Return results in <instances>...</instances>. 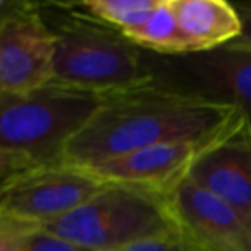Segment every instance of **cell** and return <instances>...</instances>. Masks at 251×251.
Returning a JSON list of instances; mask_svg holds the SVG:
<instances>
[{"label":"cell","mask_w":251,"mask_h":251,"mask_svg":"<svg viewBox=\"0 0 251 251\" xmlns=\"http://www.w3.org/2000/svg\"><path fill=\"white\" fill-rule=\"evenodd\" d=\"M248 121L229 105L165 90L157 84L107 98L67 147L64 162L93 167L160 143L210 145Z\"/></svg>","instance_id":"cell-1"},{"label":"cell","mask_w":251,"mask_h":251,"mask_svg":"<svg viewBox=\"0 0 251 251\" xmlns=\"http://www.w3.org/2000/svg\"><path fill=\"white\" fill-rule=\"evenodd\" d=\"M55 36V69L50 84L110 98L155 83L151 52L124 33L90 18L76 4L43 12Z\"/></svg>","instance_id":"cell-2"},{"label":"cell","mask_w":251,"mask_h":251,"mask_svg":"<svg viewBox=\"0 0 251 251\" xmlns=\"http://www.w3.org/2000/svg\"><path fill=\"white\" fill-rule=\"evenodd\" d=\"M107 98L49 84L29 95L0 93L2 182L45 165L64 162L69 143Z\"/></svg>","instance_id":"cell-3"},{"label":"cell","mask_w":251,"mask_h":251,"mask_svg":"<svg viewBox=\"0 0 251 251\" xmlns=\"http://www.w3.org/2000/svg\"><path fill=\"white\" fill-rule=\"evenodd\" d=\"M43 229L88 251H114L141 241L179 236L164 196L121 184H108Z\"/></svg>","instance_id":"cell-4"},{"label":"cell","mask_w":251,"mask_h":251,"mask_svg":"<svg viewBox=\"0 0 251 251\" xmlns=\"http://www.w3.org/2000/svg\"><path fill=\"white\" fill-rule=\"evenodd\" d=\"M151 66L157 86L234 107L251 124V52L230 47L182 55L151 52Z\"/></svg>","instance_id":"cell-5"},{"label":"cell","mask_w":251,"mask_h":251,"mask_svg":"<svg viewBox=\"0 0 251 251\" xmlns=\"http://www.w3.org/2000/svg\"><path fill=\"white\" fill-rule=\"evenodd\" d=\"M107 186V181L88 167L67 162L45 165L2 182L0 215L45 227L79 208Z\"/></svg>","instance_id":"cell-6"},{"label":"cell","mask_w":251,"mask_h":251,"mask_svg":"<svg viewBox=\"0 0 251 251\" xmlns=\"http://www.w3.org/2000/svg\"><path fill=\"white\" fill-rule=\"evenodd\" d=\"M55 69V36L42 7L4 2L0 18V93L29 95L49 86Z\"/></svg>","instance_id":"cell-7"},{"label":"cell","mask_w":251,"mask_h":251,"mask_svg":"<svg viewBox=\"0 0 251 251\" xmlns=\"http://www.w3.org/2000/svg\"><path fill=\"white\" fill-rule=\"evenodd\" d=\"M165 200L189 251H251V220L191 179Z\"/></svg>","instance_id":"cell-8"},{"label":"cell","mask_w":251,"mask_h":251,"mask_svg":"<svg viewBox=\"0 0 251 251\" xmlns=\"http://www.w3.org/2000/svg\"><path fill=\"white\" fill-rule=\"evenodd\" d=\"M188 179L251 220V124L244 121L200 151Z\"/></svg>","instance_id":"cell-9"},{"label":"cell","mask_w":251,"mask_h":251,"mask_svg":"<svg viewBox=\"0 0 251 251\" xmlns=\"http://www.w3.org/2000/svg\"><path fill=\"white\" fill-rule=\"evenodd\" d=\"M208 145L160 143L88 167L108 184L145 189L167 198L188 176L195 158Z\"/></svg>","instance_id":"cell-10"},{"label":"cell","mask_w":251,"mask_h":251,"mask_svg":"<svg viewBox=\"0 0 251 251\" xmlns=\"http://www.w3.org/2000/svg\"><path fill=\"white\" fill-rule=\"evenodd\" d=\"M174 5L191 53L227 47L243 33L236 5L226 0H174Z\"/></svg>","instance_id":"cell-11"},{"label":"cell","mask_w":251,"mask_h":251,"mask_svg":"<svg viewBox=\"0 0 251 251\" xmlns=\"http://www.w3.org/2000/svg\"><path fill=\"white\" fill-rule=\"evenodd\" d=\"M138 47L158 55L191 53L186 36L179 28L174 0H158L157 9L141 26L124 33Z\"/></svg>","instance_id":"cell-12"},{"label":"cell","mask_w":251,"mask_h":251,"mask_svg":"<svg viewBox=\"0 0 251 251\" xmlns=\"http://www.w3.org/2000/svg\"><path fill=\"white\" fill-rule=\"evenodd\" d=\"M158 0H86L76 7L90 18L122 33L141 26L157 9Z\"/></svg>","instance_id":"cell-13"},{"label":"cell","mask_w":251,"mask_h":251,"mask_svg":"<svg viewBox=\"0 0 251 251\" xmlns=\"http://www.w3.org/2000/svg\"><path fill=\"white\" fill-rule=\"evenodd\" d=\"M35 226L0 215V251H28V232Z\"/></svg>","instance_id":"cell-14"},{"label":"cell","mask_w":251,"mask_h":251,"mask_svg":"<svg viewBox=\"0 0 251 251\" xmlns=\"http://www.w3.org/2000/svg\"><path fill=\"white\" fill-rule=\"evenodd\" d=\"M28 251H88L69 239L43 227H31L28 232Z\"/></svg>","instance_id":"cell-15"},{"label":"cell","mask_w":251,"mask_h":251,"mask_svg":"<svg viewBox=\"0 0 251 251\" xmlns=\"http://www.w3.org/2000/svg\"><path fill=\"white\" fill-rule=\"evenodd\" d=\"M114 251H189V248L181 239V236H172V237H162V239L141 241V243L129 244V246Z\"/></svg>","instance_id":"cell-16"},{"label":"cell","mask_w":251,"mask_h":251,"mask_svg":"<svg viewBox=\"0 0 251 251\" xmlns=\"http://www.w3.org/2000/svg\"><path fill=\"white\" fill-rule=\"evenodd\" d=\"M237 12L241 16V23H243V33L237 40L229 43L227 47L236 50H246L251 52V4H237Z\"/></svg>","instance_id":"cell-17"}]
</instances>
